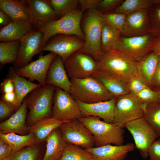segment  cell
Wrapping results in <instances>:
<instances>
[{
  "instance_id": "obj_1",
  "label": "cell",
  "mask_w": 160,
  "mask_h": 160,
  "mask_svg": "<svg viewBox=\"0 0 160 160\" xmlns=\"http://www.w3.org/2000/svg\"><path fill=\"white\" fill-rule=\"evenodd\" d=\"M97 62V71L119 78L126 83L132 76H137V62L117 50L103 52Z\"/></svg>"
},
{
  "instance_id": "obj_2",
  "label": "cell",
  "mask_w": 160,
  "mask_h": 160,
  "mask_svg": "<svg viewBox=\"0 0 160 160\" xmlns=\"http://www.w3.org/2000/svg\"><path fill=\"white\" fill-rule=\"evenodd\" d=\"M102 13L97 9L88 10L84 19L83 28L85 43L78 51L87 55L97 61L103 52L101 48L102 30L105 23Z\"/></svg>"
},
{
  "instance_id": "obj_3",
  "label": "cell",
  "mask_w": 160,
  "mask_h": 160,
  "mask_svg": "<svg viewBox=\"0 0 160 160\" xmlns=\"http://www.w3.org/2000/svg\"><path fill=\"white\" fill-rule=\"evenodd\" d=\"M82 14L81 10L76 9L36 29L39 30L43 33L41 48L51 38L57 35H76L85 41L84 34L80 26Z\"/></svg>"
},
{
  "instance_id": "obj_4",
  "label": "cell",
  "mask_w": 160,
  "mask_h": 160,
  "mask_svg": "<svg viewBox=\"0 0 160 160\" xmlns=\"http://www.w3.org/2000/svg\"><path fill=\"white\" fill-rule=\"evenodd\" d=\"M79 119L89 130L93 135L95 147L108 144L120 145L124 142L123 127L113 123L102 121L98 117H81Z\"/></svg>"
},
{
  "instance_id": "obj_5",
  "label": "cell",
  "mask_w": 160,
  "mask_h": 160,
  "mask_svg": "<svg viewBox=\"0 0 160 160\" xmlns=\"http://www.w3.org/2000/svg\"><path fill=\"white\" fill-rule=\"evenodd\" d=\"M70 93L76 100L91 104L110 100L115 96L92 76L70 79Z\"/></svg>"
},
{
  "instance_id": "obj_6",
  "label": "cell",
  "mask_w": 160,
  "mask_h": 160,
  "mask_svg": "<svg viewBox=\"0 0 160 160\" xmlns=\"http://www.w3.org/2000/svg\"><path fill=\"white\" fill-rule=\"evenodd\" d=\"M56 87L47 84L36 88L25 98L29 111L28 121L31 125L52 115V104Z\"/></svg>"
},
{
  "instance_id": "obj_7",
  "label": "cell",
  "mask_w": 160,
  "mask_h": 160,
  "mask_svg": "<svg viewBox=\"0 0 160 160\" xmlns=\"http://www.w3.org/2000/svg\"><path fill=\"white\" fill-rule=\"evenodd\" d=\"M147 104L130 93L116 97L113 123L123 128L127 123L143 118Z\"/></svg>"
},
{
  "instance_id": "obj_8",
  "label": "cell",
  "mask_w": 160,
  "mask_h": 160,
  "mask_svg": "<svg viewBox=\"0 0 160 160\" xmlns=\"http://www.w3.org/2000/svg\"><path fill=\"white\" fill-rule=\"evenodd\" d=\"M53 100L52 117L61 121L69 122L82 117L78 103L70 93L56 87Z\"/></svg>"
},
{
  "instance_id": "obj_9",
  "label": "cell",
  "mask_w": 160,
  "mask_h": 160,
  "mask_svg": "<svg viewBox=\"0 0 160 160\" xmlns=\"http://www.w3.org/2000/svg\"><path fill=\"white\" fill-rule=\"evenodd\" d=\"M154 38L149 33L142 36L121 37L111 49H116L137 62L152 52L151 46Z\"/></svg>"
},
{
  "instance_id": "obj_10",
  "label": "cell",
  "mask_w": 160,
  "mask_h": 160,
  "mask_svg": "<svg viewBox=\"0 0 160 160\" xmlns=\"http://www.w3.org/2000/svg\"><path fill=\"white\" fill-rule=\"evenodd\" d=\"M124 127L132 135L135 148L138 150L141 156L146 158L150 146L159 137L155 131L143 118L127 123Z\"/></svg>"
},
{
  "instance_id": "obj_11",
  "label": "cell",
  "mask_w": 160,
  "mask_h": 160,
  "mask_svg": "<svg viewBox=\"0 0 160 160\" xmlns=\"http://www.w3.org/2000/svg\"><path fill=\"white\" fill-rule=\"evenodd\" d=\"M59 129L65 142L85 149L95 147L93 136L89 130L79 119L63 124Z\"/></svg>"
},
{
  "instance_id": "obj_12",
  "label": "cell",
  "mask_w": 160,
  "mask_h": 160,
  "mask_svg": "<svg viewBox=\"0 0 160 160\" xmlns=\"http://www.w3.org/2000/svg\"><path fill=\"white\" fill-rule=\"evenodd\" d=\"M85 43L84 40L76 35L59 34L51 38L41 50L56 54L64 63L72 55L83 48Z\"/></svg>"
},
{
  "instance_id": "obj_13",
  "label": "cell",
  "mask_w": 160,
  "mask_h": 160,
  "mask_svg": "<svg viewBox=\"0 0 160 160\" xmlns=\"http://www.w3.org/2000/svg\"><path fill=\"white\" fill-rule=\"evenodd\" d=\"M64 65L70 79L86 78L97 70V62L90 56L78 51L70 56Z\"/></svg>"
},
{
  "instance_id": "obj_14",
  "label": "cell",
  "mask_w": 160,
  "mask_h": 160,
  "mask_svg": "<svg viewBox=\"0 0 160 160\" xmlns=\"http://www.w3.org/2000/svg\"><path fill=\"white\" fill-rule=\"evenodd\" d=\"M43 33L35 29L20 40L17 58L14 63L15 69L23 67L29 64L33 57L41 52Z\"/></svg>"
},
{
  "instance_id": "obj_15",
  "label": "cell",
  "mask_w": 160,
  "mask_h": 160,
  "mask_svg": "<svg viewBox=\"0 0 160 160\" xmlns=\"http://www.w3.org/2000/svg\"><path fill=\"white\" fill-rule=\"evenodd\" d=\"M57 55L50 52L45 55L41 56L36 60L23 67L14 68L16 73L21 76L37 81L41 87L45 86L47 85L46 80L49 68Z\"/></svg>"
},
{
  "instance_id": "obj_16",
  "label": "cell",
  "mask_w": 160,
  "mask_h": 160,
  "mask_svg": "<svg viewBox=\"0 0 160 160\" xmlns=\"http://www.w3.org/2000/svg\"><path fill=\"white\" fill-rule=\"evenodd\" d=\"M149 9H141L127 15L122 34L124 37H131L149 33Z\"/></svg>"
},
{
  "instance_id": "obj_17",
  "label": "cell",
  "mask_w": 160,
  "mask_h": 160,
  "mask_svg": "<svg viewBox=\"0 0 160 160\" xmlns=\"http://www.w3.org/2000/svg\"><path fill=\"white\" fill-rule=\"evenodd\" d=\"M116 97L108 100L87 104L76 100L78 103L82 117H98L108 123H113L114 108Z\"/></svg>"
},
{
  "instance_id": "obj_18",
  "label": "cell",
  "mask_w": 160,
  "mask_h": 160,
  "mask_svg": "<svg viewBox=\"0 0 160 160\" xmlns=\"http://www.w3.org/2000/svg\"><path fill=\"white\" fill-rule=\"evenodd\" d=\"M135 146L131 143L117 145L108 144L86 149L93 155L94 160H125Z\"/></svg>"
},
{
  "instance_id": "obj_19",
  "label": "cell",
  "mask_w": 160,
  "mask_h": 160,
  "mask_svg": "<svg viewBox=\"0 0 160 160\" xmlns=\"http://www.w3.org/2000/svg\"><path fill=\"white\" fill-rule=\"evenodd\" d=\"M31 12L35 29L48 22L58 19V16L47 0H25Z\"/></svg>"
},
{
  "instance_id": "obj_20",
  "label": "cell",
  "mask_w": 160,
  "mask_h": 160,
  "mask_svg": "<svg viewBox=\"0 0 160 160\" xmlns=\"http://www.w3.org/2000/svg\"><path fill=\"white\" fill-rule=\"evenodd\" d=\"M47 84L60 88L69 93L71 82L61 58L57 55L51 63L46 80Z\"/></svg>"
},
{
  "instance_id": "obj_21",
  "label": "cell",
  "mask_w": 160,
  "mask_h": 160,
  "mask_svg": "<svg viewBox=\"0 0 160 160\" xmlns=\"http://www.w3.org/2000/svg\"><path fill=\"white\" fill-rule=\"evenodd\" d=\"M35 29L30 22L23 20H13L0 31L1 42L20 40L25 35Z\"/></svg>"
},
{
  "instance_id": "obj_22",
  "label": "cell",
  "mask_w": 160,
  "mask_h": 160,
  "mask_svg": "<svg viewBox=\"0 0 160 160\" xmlns=\"http://www.w3.org/2000/svg\"><path fill=\"white\" fill-rule=\"evenodd\" d=\"M0 9L12 20L28 21L33 24L31 12L25 0H0Z\"/></svg>"
},
{
  "instance_id": "obj_23",
  "label": "cell",
  "mask_w": 160,
  "mask_h": 160,
  "mask_svg": "<svg viewBox=\"0 0 160 160\" xmlns=\"http://www.w3.org/2000/svg\"><path fill=\"white\" fill-rule=\"evenodd\" d=\"M27 106L25 98L19 108L7 119L0 124L1 133H21L28 127L25 124Z\"/></svg>"
},
{
  "instance_id": "obj_24",
  "label": "cell",
  "mask_w": 160,
  "mask_h": 160,
  "mask_svg": "<svg viewBox=\"0 0 160 160\" xmlns=\"http://www.w3.org/2000/svg\"><path fill=\"white\" fill-rule=\"evenodd\" d=\"M159 55L154 52L137 63V76L148 86L153 87V77L158 62Z\"/></svg>"
},
{
  "instance_id": "obj_25",
  "label": "cell",
  "mask_w": 160,
  "mask_h": 160,
  "mask_svg": "<svg viewBox=\"0 0 160 160\" xmlns=\"http://www.w3.org/2000/svg\"><path fill=\"white\" fill-rule=\"evenodd\" d=\"M92 76L98 80L108 92L115 97L130 93L127 83L113 76L97 70Z\"/></svg>"
},
{
  "instance_id": "obj_26",
  "label": "cell",
  "mask_w": 160,
  "mask_h": 160,
  "mask_svg": "<svg viewBox=\"0 0 160 160\" xmlns=\"http://www.w3.org/2000/svg\"><path fill=\"white\" fill-rule=\"evenodd\" d=\"M46 139V149L42 160H59L67 145L59 127L53 131Z\"/></svg>"
},
{
  "instance_id": "obj_27",
  "label": "cell",
  "mask_w": 160,
  "mask_h": 160,
  "mask_svg": "<svg viewBox=\"0 0 160 160\" xmlns=\"http://www.w3.org/2000/svg\"><path fill=\"white\" fill-rule=\"evenodd\" d=\"M9 77L13 80L15 92L17 98L16 109H18L27 95L34 89L41 87L39 84L33 83L17 75L14 68L10 67Z\"/></svg>"
},
{
  "instance_id": "obj_28",
  "label": "cell",
  "mask_w": 160,
  "mask_h": 160,
  "mask_svg": "<svg viewBox=\"0 0 160 160\" xmlns=\"http://www.w3.org/2000/svg\"><path fill=\"white\" fill-rule=\"evenodd\" d=\"M66 122L51 117L37 121L28 127L27 130L35 135L37 141H41L46 139L53 131Z\"/></svg>"
},
{
  "instance_id": "obj_29",
  "label": "cell",
  "mask_w": 160,
  "mask_h": 160,
  "mask_svg": "<svg viewBox=\"0 0 160 160\" xmlns=\"http://www.w3.org/2000/svg\"><path fill=\"white\" fill-rule=\"evenodd\" d=\"M0 138L10 145L12 148V153L19 151L24 147L31 145L37 140L32 133L24 135H20L15 133H0Z\"/></svg>"
},
{
  "instance_id": "obj_30",
  "label": "cell",
  "mask_w": 160,
  "mask_h": 160,
  "mask_svg": "<svg viewBox=\"0 0 160 160\" xmlns=\"http://www.w3.org/2000/svg\"><path fill=\"white\" fill-rule=\"evenodd\" d=\"M20 40L0 43V63L1 65L14 63L17 60Z\"/></svg>"
},
{
  "instance_id": "obj_31",
  "label": "cell",
  "mask_w": 160,
  "mask_h": 160,
  "mask_svg": "<svg viewBox=\"0 0 160 160\" xmlns=\"http://www.w3.org/2000/svg\"><path fill=\"white\" fill-rule=\"evenodd\" d=\"M153 4V0H126L117 7L114 12L127 15L140 10L150 9Z\"/></svg>"
},
{
  "instance_id": "obj_32",
  "label": "cell",
  "mask_w": 160,
  "mask_h": 160,
  "mask_svg": "<svg viewBox=\"0 0 160 160\" xmlns=\"http://www.w3.org/2000/svg\"><path fill=\"white\" fill-rule=\"evenodd\" d=\"M121 33L112 26L106 23L103 25L101 32V48L103 52L112 48L121 38Z\"/></svg>"
},
{
  "instance_id": "obj_33",
  "label": "cell",
  "mask_w": 160,
  "mask_h": 160,
  "mask_svg": "<svg viewBox=\"0 0 160 160\" xmlns=\"http://www.w3.org/2000/svg\"><path fill=\"white\" fill-rule=\"evenodd\" d=\"M59 160H94V159L92 155L86 149L67 143Z\"/></svg>"
},
{
  "instance_id": "obj_34",
  "label": "cell",
  "mask_w": 160,
  "mask_h": 160,
  "mask_svg": "<svg viewBox=\"0 0 160 160\" xmlns=\"http://www.w3.org/2000/svg\"><path fill=\"white\" fill-rule=\"evenodd\" d=\"M143 118L160 137V101L147 104Z\"/></svg>"
},
{
  "instance_id": "obj_35",
  "label": "cell",
  "mask_w": 160,
  "mask_h": 160,
  "mask_svg": "<svg viewBox=\"0 0 160 160\" xmlns=\"http://www.w3.org/2000/svg\"><path fill=\"white\" fill-rule=\"evenodd\" d=\"M149 33L155 37L160 36V4H154L148 15Z\"/></svg>"
},
{
  "instance_id": "obj_36",
  "label": "cell",
  "mask_w": 160,
  "mask_h": 160,
  "mask_svg": "<svg viewBox=\"0 0 160 160\" xmlns=\"http://www.w3.org/2000/svg\"><path fill=\"white\" fill-rule=\"evenodd\" d=\"M56 13L60 17L67 13L76 9L79 0H47Z\"/></svg>"
},
{
  "instance_id": "obj_37",
  "label": "cell",
  "mask_w": 160,
  "mask_h": 160,
  "mask_svg": "<svg viewBox=\"0 0 160 160\" xmlns=\"http://www.w3.org/2000/svg\"><path fill=\"white\" fill-rule=\"evenodd\" d=\"M126 15L116 12L102 13V16L105 23L114 27L119 31L121 34Z\"/></svg>"
},
{
  "instance_id": "obj_38",
  "label": "cell",
  "mask_w": 160,
  "mask_h": 160,
  "mask_svg": "<svg viewBox=\"0 0 160 160\" xmlns=\"http://www.w3.org/2000/svg\"><path fill=\"white\" fill-rule=\"evenodd\" d=\"M38 146H31L12 153L14 160H36L39 153Z\"/></svg>"
},
{
  "instance_id": "obj_39",
  "label": "cell",
  "mask_w": 160,
  "mask_h": 160,
  "mask_svg": "<svg viewBox=\"0 0 160 160\" xmlns=\"http://www.w3.org/2000/svg\"><path fill=\"white\" fill-rule=\"evenodd\" d=\"M135 95L142 102L147 104L160 101V97L157 93L148 86Z\"/></svg>"
},
{
  "instance_id": "obj_40",
  "label": "cell",
  "mask_w": 160,
  "mask_h": 160,
  "mask_svg": "<svg viewBox=\"0 0 160 160\" xmlns=\"http://www.w3.org/2000/svg\"><path fill=\"white\" fill-rule=\"evenodd\" d=\"M127 84L130 92L134 95L138 93L148 86L137 76L130 78L127 82Z\"/></svg>"
},
{
  "instance_id": "obj_41",
  "label": "cell",
  "mask_w": 160,
  "mask_h": 160,
  "mask_svg": "<svg viewBox=\"0 0 160 160\" xmlns=\"http://www.w3.org/2000/svg\"><path fill=\"white\" fill-rule=\"evenodd\" d=\"M148 156L150 160H160V139L156 140L150 146Z\"/></svg>"
},
{
  "instance_id": "obj_42",
  "label": "cell",
  "mask_w": 160,
  "mask_h": 160,
  "mask_svg": "<svg viewBox=\"0 0 160 160\" xmlns=\"http://www.w3.org/2000/svg\"><path fill=\"white\" fill-rule=\"evenodd\" d=\"M15 108L13 105L1 100L0 101V119H4L14 114Z\"/></svg>"
},
{
  "instance_id": "obj_43",
  "label": "cell",
  "mask_w": 160,
  "mask_h": 160,
  "mask_svg": "<svg viewBox=\"0 0 160 160\" xmlns=\"http://www.w3.org/2000/svg\"><path fill=\"white\" fill-rule=\"evenodd\" d=\"M123 1L121 0H101L97 8L104 11H108L116 7Z\"/></svg>"
},
{
  "instance_id": "obj_44",
  "label": "cell",
  "mask_w": 160,
  "mask_h": 160,
  "mask_svg": "<svg viewBox=\"0 0 160 160\" xmlns=\"http://www.w3.org/2000/svg\"><path fill=\"white\" fill-rule=\"evenodd\" d=\"M101 0H79V4L83 12L86 10L97 9Z\"/></svg>"
},
{
  "instance_id": "obj_45",
  "label": "cell",
  "mask_w": 160,
  "mask_h": 160,
  "mask_svg": "<svg viewBox=\"0 0 160 160\" xmlns=\"http://www.w3.org/2000/svg\"><path fill=\"white\" fill-rule=\"evenodd\" d=\"M1 90L3 94L14 92L15 87L12 79L9 77L5 79L1 83Z\"/></svg>"
},
{
  "instance_id": "obj_46",
  "label": "cell",
  "mask_w": 160,
  "mask_h": 160,
  "mask_svg": "<svg viewBox=\"0 0 160 160\" xmlns=\"http://www.w3.org/2000/svg\"><path fill=\"white\" fill-rule=\"evenodd\" d=\"M12 153V148L7 143L0 138V160L10 156Z\"/></svg>"
},
{
  "instance_id": "obj_47",
  "label": "cell",
  "mask_w": 160,
  "mask_h": 160,
  "mask_svg": "<svg viewBox=\"0 0 160 160\" xmlns=\"http://www.w3.org/2000/svg\"><path fill=\"white\" fill-rule=\"evenodd\" d=\"M1 100L13 105L15 109L17 103V98L15 92L9 93L2 94Z\"/></svg>"
},
{
  "instance_id": "obj_48",
  "label": "cell",
  "mask_w": 160,
  "mask_h": 160,
  "mask_svg": "<svg viewBox=\"0 0 160 160\" xmlns=\"http://www.w3.org/2000/svg\"><path fill=\"white\" fill-rule=\"evenodd\" d=\"M153 87H159L160 85V55H159L158 62L153 79Z\"/></svg>"
},
{
  "instance_id": "obj_49",
  "label": "cell",
  "mask_w": 160,
  "mask_h": 160,
  "mask_svg": "<svg viewBox=\"0 0 160 160\" xmlns=\"http://www.w3.org/2000/svg\"><path fill=\"white\" fill-rule=\"evenodd\" d=\"M12 21L11 18L7 14L0 10V24L3 27L8 25Z\"/></svg>"
},
{
  "instance_id": "obj_50",
  "label": "cell",
  "mask_w": 160,
  "mask_h": 160,
  "mask_svg": "<svg viewBox=\"0 0 160 160\" xmlns=\"http://www.w3.org/2000/svg\"><path fill=\"white\" fill-rule=\"evenodd\" d=\"M151 49L160 55V36L155 37L151 43Z\"/></svg>"
},
{
  "instance_id": "obj_51",
  "label": "cell",
  "mask_w": 160,
  "mask_h": 160,
  "mask_svg": "<svg viewBox=\"0 0 160 160\" xmlns=\"http://www.w3.org/2000/svg\"><path fill=\"white\" fill-rule=\"evenodd\" d=\"M153 89V90L155 91L160 97V87L155 88Z\"/></svg>"
},
{
  "instance_id": "obj_52",
  "label": "cell",
  "mask_w": 160,
  "mask_h": 160,
  "mask_svg": "<svg viewBox=\"0 0 160 160\" xmlns=\"http://www.w3.org/2000/svg\"><path fill=\"white\" fill-rule=\"evenodd\" d=\"M1 160H14L13 158L10 156L4 158Z\"/></svg>"
},
{
  "instance_id": "obj_53",
  "label": "cell",
  "mask_w": 160,
  "mask_h": 160,
  "mask_svg": "<svg viewBox=\"0 0 160 160\" xmlns=\"http://www.w3.org/2000/svg\"><path fill=\"white\" fill-rule=\"evenodd\" d=\"M153 3L154 4H160V0H153Z\"/></svg>"
},
{
  "instance_id": "obj_54",
  "label": "cell",
  "mask_w": 160,
  "mask_h": 160,
  "mask_svg": "<svg viewBox=\"0 0 160 160\" xmlns=\"http://www.w3.org/2000/svg\"><path fill=\"white\" fill-rule=\"evenodd\" d=\"M159 87H160V86H159Z\"/></svg>"
}]
</instances>
